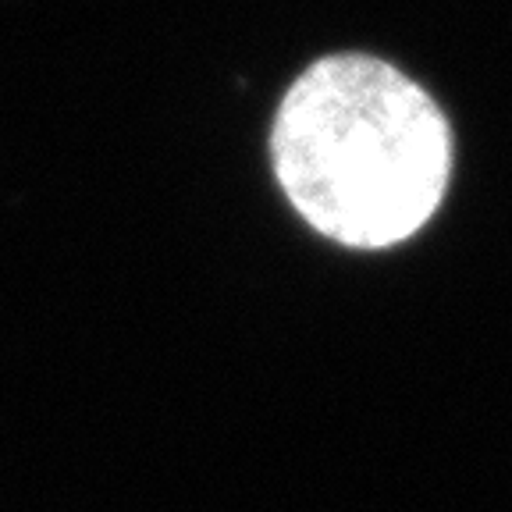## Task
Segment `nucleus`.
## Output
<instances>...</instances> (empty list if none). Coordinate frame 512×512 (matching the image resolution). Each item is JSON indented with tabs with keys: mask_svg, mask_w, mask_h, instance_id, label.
Returning a JSON list of instances; mask_svg holds the SVG:
<instances>
[{
	"mask_svg": "<svg viewBox=\"0 0 512 512\" xmlns=\"http://www.w3.org/2000/svg\"><path fill=\"white\" fill-rule=\"evenodd\" d=\"M274 175L310 228L384 249L431 221L452 175V132L424 86L367 54L310 64L271 128Z\"/></svg>",
	"mask_w": 512,
	"mask_h": 512,
	"instance_id": "f257e3e1",
	"label": "nucleus"
}]
</instances>
